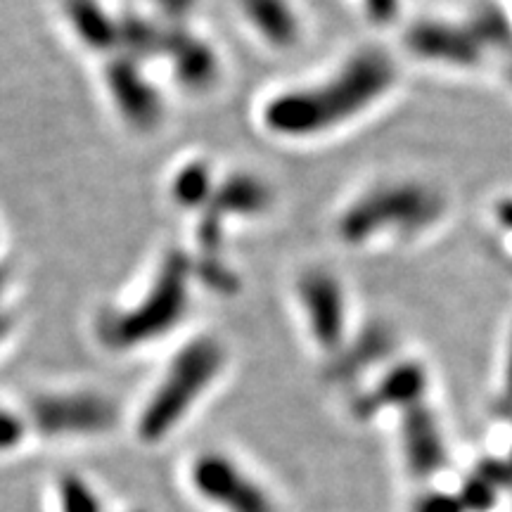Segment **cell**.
I'll use <instances>...</instances> for the list:
<instances>
[{
    "instance_id": "5bb4252c",
    "label": "cell",
    "mask_w": 512,
    "mask_h": 512,
    "mask_svg": "<svg viewBox=\"0 0 512 512\" xmlns=\"http://www.w3.org/2000/svg\"><path fill=\"white\" fill-rule=\"evenodd\" d=\"M247 22L275 48H292L302 36V24L290 0H240Z\"/></svg>"
},
{
    "instance_id": "603a6c76",
    "label": "cell",
    "mask_w": 512,
    "mask_h": 512,
    "mask_svg": "<svg viewBox=\"0 0 512 512\" xmlns=\"http://www.w3.org/2000/svg\"><path fill=\"white\" fill-rule=\"evenodd\" d=\"M24 437V420L8 408H0V451L15 448Z\"/></svg>"
},
{
    "instance_id": "4316f807",
    "label": "cell",
    "mask_w": 512,
    "mask_h": 512,
    "mask_svg": "<svg viewBox=\"0 0 512 512\" xmlns=\"http://www.w3.org/2000/svg\"><path fill=\"white\" fill-rule=\"evenodd\" d=\"M5 285H8V280H5V273L0 271V342H3L12 330V316L10 311L5 309Z\"/></svg>"
},
{
    "instance_id": "44dd1931",
    "label": "cell",
    "mask_w": 512,
    "mask_h": 512,
    "mask_svg": "<svg viewBox=\"0 0 512 512\" xmlns=\"http://www.w3.org/2000/svg\"><path fill=\"white\" fill-rule=\"evenodd\" d=\"M64 512H100L98 498L79 477H64L60 484Z\"/></svg>"
},
{
    "instance_id": "ffe728a7",
    "label": "cell",
    "mask_w": 512,
    "mask_h": 512,
    "mask_svg": "<svg viewBox=\"0 0 512 512\" xmlns=\"http://www.w3.org/2000/svg\"><path fill=\"white\" fill-rule=\"evenodd\" d=\"M195 273L204 285L214 287L216 292L230 294L238 290V278L228 266H223L219 256H202L200 264L195 266Z\"/></svg>"
},
{
    "instance_id": "6da1fadb",
    "label": "cell",
    "mask_w": 512,
    "mask_h": 512,
    "mask_svg": "<svg viewBox=\"0 0 512 512\" xmlns=\"http://www.w3.org/2000/svg\"><path fill=\"white\" fill-rule=\"evenodd\" d=\"M394 81L392 57L382 50H361L325 83L273 98L264 110V121L278 136H318L373 107L389 93Z\"/></svg>"
},
{
    "instance_id": "e0dca14e",
    "label": "cell",
    "mask_w": 512,
    "mask_h": 512,
    "mask_svg": "<svg viewBox=\"0 0 512 512\" xmlns=\"http://www.w3.org/2000/svg\"><path fill=\"white\" fill-rule=\"evenodd\" d=\"M216 185L211 181V171L204 164H188L174 178V197L183 207H207Z\"/></svg>"
},
{
    "instance_id": "484cf974",
    "label": "cell",
    "mask_w": 512,
    "mask_h": 512,
    "mask_svg": "<svg viewBox=\"0 0 512 512\" xmlns=\"http://www.w3.org/2000/svg\"><path fill=\"white\" fill-rule=\"evenodd\" d=\"M155 3L162 8L166 17H171L174 22H181V19L195 8V0H155Z\"/></svg>"
},
{
    "instance_id": "3957f363",
    "label": "cell",
    "mask_w": 512,
    "mask_h": 512,
    "mask_svg": "<svg viewBox=\"0 0 512 512\" xmlns=\"http://www.w3.org/2000/svg\"><path fill=\"white\" fill-rule=\"evenodd\" d=\"M192 273H195V266L190 264L188 256L171 252L136 309L110 313L100 320L102 342L114 351H126L155 342L174 330L188 311V283Z\"/></svg>"
},
{
    "instance_id": "cb8c5ba5",
    "label": "cell",
    "mask_w": 512,
    "mask_h": 512,
    "mask_svg": "<svg viewBox=\"0 0 512 512\" xmlns=\"http://www.w3.org/2000/svg\"><path fill=\"white\" fill-rule=\"evenodd\" d=\"M363 5L377 24H392L401 12V0H363Z\"/></svg>"
},
{
    "instance_id": "277c9868",
    "label": "cell",
    "mask_w": 512,
    "mask_h": 512,
    "mask_svg": "<svg viewBox=\"0 0 512 512\" xmlns=\"http://www.w3.org/2000/svg\"><path fill=\"white\" fill-rule=\"evenodd\" d=\"M226 366V351L216 339L200 337L183 347L166 368L159 387L140 415L138 432L147 444L164 439L207 392Z\"/></svg>"
},
{
    "instance_id": "52a82bcc",
    "label": "cell",
    "mask_w": 512,
    "mask_h": 512,
    "mask_svg": "<svg viewBox=\"0 0 512 512\" xmlns=\"http://www.w3.org/2000/svg\"><path fill=\"white\" fill-rule=\"evenodd\" d=\"M192 484L228 512H275L271 496L219 453H207L192 465Z\"/></svg>"
},
{
    "instance_id": "5b68a950",
    "label": "cell",
    "mask_w": 512,
    "mask_h": 512,
    "mask_svg": "<svg viewBox=\"0 0 512 512\" xmlns=\"http://www.w3.org/2000/svg\"><path fill=\"white\" fill-rule=\"evenodd\" d=\"M31 422L48 437L98 434L117 422V408L100 394H48L31 403Z\"/></svg>"
},
{
    "instance_id": "8992f818",
    "label": "cell",
    "mask_w": 512,
    "mask_h": 512,
    "mask_svg": "<svg viewBox=\"0 0 512 512\" xmlns=\"http://www.w3.org/2000/svg\"><path fill=\"white\" fill-rule=\"evenodd\" d=\"M406 46L415 57L446 67L472 69L484 62L486 46L470 22L456 24L448 19H420L406 34Z\"/></svg>"
},
{
    "instance_id": "8fae6325",
    "label": "cell",
    "mask_w": 512,
    "mask_h": 512,
    "mask_svg": "<svg viewBox=\"0 0 512 512\" xmlns=\"http://www.w3.org/2000/svg\"><path fill=\"white\" fill-rule=\"evenodd\" d=\"M427 370L418 361H403L392 370H387L373 392H368L363 399L356 401L358 418H373L377 411L384 408H408L425 403L427 392Z\"/></svg>"
},
{
    "instance_id": "d6986e66",
    "label": "cell",
    "mask_w": 512,
    "mask_h": 512,
    "mask_svg": "<svg viewBox=\"0 0 512 512\" xmlns=\"http://www.w3.org/2000/svg\"><path fill=\"white\" fill-rule=\"evenodd\" d=\"M498 494L501 489L479 472H472L458 491L465 512H491L498 503Z\"/></svg>"
},
{
    "instance_id": "9c48e42d",
    "label": "cell",
    "mask_w": 512,
    "mask_h": 512,
    "mask_svg": "<svg viewBox=\"0 0 512 512\" xmlns=\"http://www.w3.org/2000/svg\"><path fill=\"white\" fill-rule=\"evenodd\" d=\"M105 81L121 117L133 128L147 131L162 121V98H159L157 88L145 79L140 62L119 53L107 64Z\"/></svg>"
},
{
    "instance_id": "7a4b0ae2",
    "label": "cell",
    "mask_w": 512,
    "mask_h": 512,
    "mask_svg": "<svg viewBox=\"0 0 512 512\" xmlns=\"http://www.w3.org/2000/svg\"><path fill=\"white\" fill-rule=\"evenodd\" d=\"M446 211V200L430 185L401 181L382 183L351 202L339 216L337 233L347 245H361L375 235L425 233Z\"/></svg>"
},
{
    "instance_id": "ba28073f",
    "label": "cell",
    "mask_w": 512,
    "mask_h": 512,
    "mask_svg": "<svg viewBox=\"0 0 512 512\" xmlns=\"http://www.w3.org/2000/svg\"><path fill=\"white\" fill-rule=\"evenodd\" d=\"M299 299L309 318L311 335L325 351H339L347 328V304L339 280L328 271H309L299 280Z\"/></svg>"
},
{
    "instance_id": "83f0119b",
    "label": "cell",
    "mask_w": 512,
    "mask_h": 512,
    "mask_svg": "<svg viewBox=\"0 0 512 512\" xmlns=\"http://www.w3.org/2000/svg\"><path fill=\"white\" fill-rule=\"evenodd\" d=\"M494 214H496L498 226L512 233V197H505V200L498 202Z\"/></svg>"
},
{
    "instance_id": "30bf717a",
    "label": "cell",
    "mask_w": 512,
    "mask_h": 512,
    "mask_svg": "<svg viewBox=\"0 0 512 512\" xmlns=\"http://www.w3.org/2000/svg\"><path fill=\"white\" fill-rule=\"evenodd\" d=\"M401 439L413 477L427 479L444 470L448 463L444 432H441L439 418L427 403H418L403 411Z\"/></svg>"
},
{
    "instance_id": "7c38bea8",
    "label": "cell",
    "mask_w": 512,
    "mask_h": 512,
    "mask_svg": "<svg viewBox=\"0 0 512 512\" xmlns=\"http://www.w3.org/2000/svg\"><path fill=\"white\" fill-rule=\"evenodd\" d=\"M164 55L174 64V72L183 86L202 88L211 86L219 76V60L202 38L192 36L181 24H171L164 31Z\"/></svg>"
},
{
    "instance_id": "2e32d148",
    "label": "cell",
    "mask_w": 512,
    "mask_h": 512,
    "mask_svg": "<svg viewBox=\"0 0 512 512\" xmlns=\"http://www.w3.org/2000/svg\"><path fill=\"white\" fill-rule=\"evenodd\" d=\"M164 31L150 19L126 15L119 19V48L121 55L143 62L152 55H164Z\"/></svg>"
},
{
    "instance_id": "9a60e30c",
    "label": "cell",
    "mask_w": 512,
    "mask_h": 512,
    "mask_svg": "<svg viewBox=\"0 0 512 512\" xmlns=\"http://www.w3.org/2000/svg\"><path fill=\"white\" fill-rule=\"evenodd\" d=\"M67 17L88 48H119V19L107 15L98 0H67Z\"/></svg>"
},
{
    "instance_id": "4fadbf2b",
    "label": "cell",
    "mask_w": 512,
    "mask_h": 512,
    "mask_svg": "<svg viewBox=\"0 0 512 512\" xmlns=\"http://www.w3.org/2000/svg\"><path fill=\"white\" fill-rule=\"evenodd\" d=\"M271 202V192L266 183L252 174H235L216 185L214 195L204 211L216 216L219 221H226L230 216H254L266 211Z\"/></svg>"
},
{
    "instance_id": "d4e9b609",
    "label": "cell",
    "mask_w": 512,
    "mask_h": 512,
    "mask_svg": "<svg viewBox=\"0 0 512 512\" xmlns=\"http://www.w3.org/2000/svg\"><path fill=\"white\" fill-rule=\"evenodd\" d=\"M501 406L512 413V328L505 342L503 366H501Z\"/></svg>"
},
{
    "instance_id": "f1b7e54d",
    "label": "cell",
    "mask_w": 512,
    "mask_h": 512,
    "mask_svg": "<svg viewBox=\"0 0 512 512\" xmlns=\"http://www.w3.org/2000/svg\"><path fill=\"white\" fill-rule=\"evenodd\" d=\"M505 463H508L510 472H512V444H510V453H508V458H505Z\"/></svg>"
},
{
    "instance_id": "7402d4cb",
    "label": "cell",
    "mask_w": 512,
    "mask_h": 512,
    "mask_svg": "<svg viewBox=\"0 0 512 512\" xmlns=\"http://www.w3.org/2000/svg\"><path fill=\"white\" fill-rule=\"evenodd\" d=\"M413 512H465L463 501L458 494H446V491H430L415 501Z\"/></svg>"
},
{
    "instance_id": "ac0fdd59",
    "label": "cell",
    "mask_w": 512,
    "mask_h": 512,
    "mask_svg": "<svg viewBox=\"0 0 512 512\" xmlns=\"http://www.w3.org/2000/svg\"><path fill=\"white\" fill-rule=\"evenodd\" d=\"M361 342V339H358ZM389 337L384 330H368L366 337H363L361 344H354L351 351L344 358L342 363H339V375H342V370H347V373H358V370L368 368L370 363L375 361L377 356H384L389 349Z\"/></svg>"
}]
</instances>
